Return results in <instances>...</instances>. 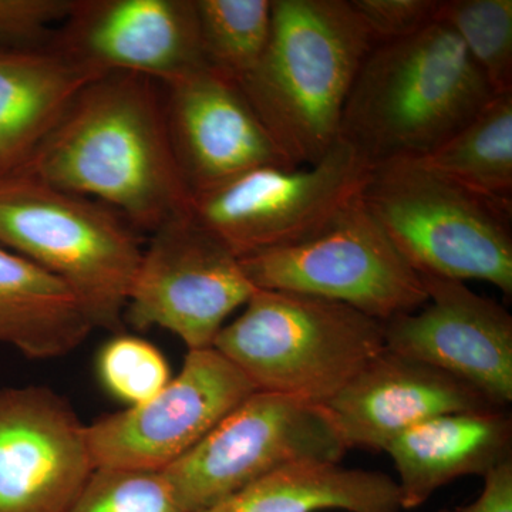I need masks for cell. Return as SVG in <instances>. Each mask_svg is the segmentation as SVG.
<instances>
[{
  "label": "cell",
  "instance_id": "obj_1",
  "mask_svg": "<svg viewBox=\"0 0 512 512\" xmlns=\"http://www.w3.org/2000/svg\"><path fill=\"white\" fill-rule=\"evenodd\" d=\"M20 175L107 205L151 234L190 214L163 86L141 74L87 83Z\"/></svg>",
  "mask_w": 512,
  "mask_h": 512
},
{
  "label": "cell",
  "instance_id": "obj_2",
  "mask_svg": "<svg viewBox=\"0 0 512 512\" xmlns=\"http://www.w3.org/2000/svg\"><path fill=\"white\" fill-rule=\"evenodd\" d=\"M494 96L456 33L437 20L367 53L343 109L339 140L370 168L419 160Z\"/></svg>",
  "mask_w": 512,
  "mask_h": 512
},
{
  "label": "cell",
  "instance_id": "obj_3",
  "mask_svg": "<svg viewBox=\"0 0 512 512\" xmlns=\"http://www.w3.org/2000/svg\"><path fill=\"white\" fill-rule=\"evenodd\" d=\"M373 46L350 0H272L268 45L238 86L293 167L319 163L338 144L346 100Z\"/></svg>",
  "mask_w": 512,
  "mask_h": 512
},
{
  "label": "cell",
  "instance_id": "obj_4",
  "mask_svg": "<svg viewBox=\"0 0 512 512\" xmlns=\"http://www.w3.org/2000/svg\"><path fill=\"white\" fill-rule=\"evenodd\" d=\"M214 349L256 392L323 406L386 349L383 322L343 303L256 289Z\"/></svg>",
  "mask_w": 512,
  "mask_h": 512
},
{
  "label": "cell",
  "instance_id": "obj_5",
  "mask_svg": "<svg viewBox=\"0 0 512 512\" xmlns=\"http://www.w3.org/2000/svg\"><path fill=\"white\" fill-rule=\"evenodd\" d=\"M360 198L420 275L476 279L512 295V202L483 197L417 160L372 168Z\"/></svg>",
  "mask_w": 512,
  "mask_h": 512
},
{
  "label": "cell",
  "instance_id": "obj_6",
  "mask_svg": "<svg viewBox=\"0 0 512 512\" xmlns=\"http://www.w3.org/2000/svg\"><path fill=\"white\" fill-rule=\"evenodd\" d=\"M0 245L69 286L92 320L117 335L143 258L136 228L107 205L18 175L0 181Z\"/></svg>",
  "mask_w": 512,
  "mask_h": 512
},
{
  "label": "cell",
  "instance_id": "obj_7",
  "mask_svg": "<svg viewBox=\"0 0 512 512\" xmlns=\"http://www.w3.org/2000/svg\"><path fill=\"white\" fill-rule=\"evenodd\" d=\"M346 453L319 404L254 392L160 473L185 512H202L281 468L340 463Z\"/></svg>",
  "mask_w": 512,
  "mask_h": 512
},
{
  "label": "cell",
  "instance_id": "obj_8",
  "mask_svg": "<svg viewBox=\"0 0 512 512\" xmlns=\"http://www.w3.org/2000/svg\"><path fill=\"white\" fill-rule=\"evenodd\" d=\"M372 168L343 141L309 167L266 165L191 198L195 224L239 259L291 247L336 220Z\"/></svg>",
  "mask_w": 512,
  "mask_h": 512
},
{
  "label": "cell",
  "instance_id": "obj_9",
  "mask_svg": "<svg viewBox=\"0 0 512 512\" xmlns=\"http://www.w3.org/2000/svg\"><path fill=\"white\" fill-rule=\"evenodd\" d=\"M256 289L343 303L386 322L427 301L419 272L357 198L313 237L241 259Z\"/></svg>",
  "mask_w": 512,
  "mask_h": 512
},
{
  "label": "cell",
  "instance_id": "obj_10",
  "mask_svg": "<svg viewBox=\"0 0 512 512\" xmlns=\"http://www.w3.org/2000/svg\"><path fill=\"white\" fill-rule=\"evenodd\" d=\"M255 292L241 259L188 214L151 234L128 293L124 323L137 330H170L188 350L210 349L228 316Z\"/></svg>",
  "mask_w": 512,
  "mask_h": 512
},
{
  "label": "cell",
  "instance_id": "obj_11",
  "mask_svg": "<svg viewBox=\"0 0 512 512\" xmlns=\"http://www.w3.org/2000/svg\"><path fill=\"white\" fill-rule=\"evenodd\" d=\"M254 392L217 349L188 350L180 373L153 399L87 426L94 467L160 473Z\"/></svg>",
  "mask_w": 512,
  "mask_h": 512
},
{
  "label": "cell",
  "instance_id": "obj_12",
  "mask_svg": "<svg viewBox=\"0 0 512 512\" xmlns=\"http://www.w3.org/2000/svg\"><path fill=\"white\" fill-rule=\"evenodd\" d=\"M420 278L427 301L417 311L383 322L386 349L437 367L493 406L507 409L512 402V316L466 282Z\"/></svg>",
  "mask_w": 512,
  "mask_h": 512
},
{
  "label": "cell",
  "instance_id": "obj_13",
  "mask_svg": "<svg viewBox=\"0 0 512 512\" xmlns=\"http://www.w3.org/2000/svg\"><path fill=\"white\" fill-rule=\"evenodd\" d=\"M47 47L97 76L160 84L205 67L194 0H74Z\"/></svg>",
  "mask_w": 512,
  "mask_h": 512
},
{
  "label": "cell",
  "instance_id": "obj_14",
  "mask_svg": "<svg viewBox=\"0 0 512 512\" xmlns=\"http://www.w3.org/2000/svg\"><path fill=\"white\" fill-rule=\"evenodd\" d=\"M94 470L87 426L63 396L0 389V512H66Z\"/></svg>",
  "mask_w": 512,
  "mask_h": 512
},
{
  "label": "cell",
  "instance_id": "obj_15",
  "mask_svg": "<svg viewBox=\"0 0 512 512\" xmlns=\"http://www.w3.org/2000/svg\"><path fill=\"white\" fill-rule=\"evenodd\" d=\"M161 86L171 146L191 198L255 168L293 167L238 83L202 67Z\"/></svg>",
  "mask_w": 512,
  "mask_h": 512
},
{
  "label": "cell",
  "instance_id": "obj_16",
  "mask_svg": "<svg viewBox=\"0 0 512 512\" xmlns=\"http://www.w3.org/2000/svg\"><path fill=\"white\" fill-rule=\"evenodd\" d=\"M322 407L348 450L384 453L396 437L424 421L495 406L437 367L384 349Z\"/></svg>",
  "mask_w": 512,
  "mask_h": 512
},
{
  "label": "cell",
  "instance_id": "obj_17",
  "mask_svg": "<svg viewBox=\"0 0 512 512\" xmlns=\"http://www.w3.org/2000/svg\"><path fill=\"white\" fill-rule=\"evenodd\" d=\"M399 474L402 510H414L461 477L487 476L512 460L507 409L441 414L400 434L386 447Z\"/></svg>",
  "mask_w": 512,
  "mask_h": 512
},
{
  "label": "cell",
  "instance_id": "obj_18",
  "mask_svg": "<svg viewBox=\"0 0 512 512\" xmlns=\"http://www.w3.org/2000/svg\"><path fill=\"white\" fill-rule=\"evenodd\" d=\"M96 77L49 47L0 50V181L26 170L74 97Z\"/></svg>",
  "mask_w": 512,
  "mask_h": 512
},
{
  "label": "cell",
  "instance_id": "obj_19",
  "mask_svg": "<svg viewBox=\"0 0 512 512\" xmlns=\"http://www.w3.org/2000/svg\"><path fill=\"white\" fill-rule=\"evenodd\" d=\"M94 329L72 289L0 245V343L33 360L72 353Z\"/></svg>",
  "mask_w": 512,
  "mask_h": 512
},
{
  "label": "cell",
  "instance_id": "obj_20",
  "mask_svg": "<svg viewBox=\"0 0 512 512\" xmlns=\"http://www.w3.org/2000/svg\"><path fill=\"white\" fill-rule=\"evenodd\" d=\"M400 512L396 481L340 463L281 468L202 512Z\"/></svg>",
  "mask_w": 512,
  "mask_h": 512
},
{
  "label": "cell",
  "instance_id": "obj_21",
  "mask_svg": "<svg viewBox=\"0 0 512 512\" xmlns=\"http://www.w3.org/2000/svg\"><path fill=\"white\" fill-rule=\"evenodd\" d=\"M417 161L483 197L512 202V92L494 96L446 143Z\"/></svg>",
  "mask_w": 512,
  "mask_h": 512
},
{
  "label": "cell",
  "instance_id": "obj_22",
  "mask_svg": "<svg viewBox=\"0 0 512 512\" xmlns=\"http://www.w3.org/2000/svg\"><path fill=\"white\" fill-rule=\"evenodd\" d=\"M205 67L239 83L264 55L272 0H194Z\"/></svg>",
  "mask_w": 512,
  "mask_h": 512
},
{
  "label": "cell",
  "instance_id": "obj_23",
  "mask_svg": "<svg viewBox=\"0 0 512 512\" xmlns=\"http://www.w3.org/2000/svg\"><path fill=\"white\" fill-rule=\"evenodd\" d=\"M437 20L456 33L495 96L512 92V0H441Z\"/></svg>",
  "mask_w": 512,
  "mask_h": 512
},
{
  "label": "cell",
  "instance_id": "obj_24",
  "mask_svg": "<svg viewBox=\"0 0 512 512\" xmlns=\"http://www.w3.org/2000/svg\"><path fill=\"white\" fill-rule=\"evenodd\" d=\"M96 367L104 389L128 407L153 399L171 380L163 353L147 340L124 332L104 343Z\"/></svg>",
  "mask_w": 512,
  "mask_h": 512
},
{
  "label": "cell",
  "instance_id": "obj_25",
  "mask_svg": "<svg viewBox=\"0 0 512 512\" xmlns=\"http://www.w3.org/2000/svg\"><path fill=\"white\" fill-rule=\"evenodd\" d=\"M66 512H185L158 471L96 468Z\"/></svg>",
  "mask_w": 512,
  "mask_h": 512
},
{
  "label": "cell",
  "instance_id": "obj_26",
  "mask_svg": "<svg viewBox=\"0 0 512 512\" xmlns=\"http://www.w3.org/2000/svg\"><path fill=\"white\" fill-rule=\"evenodd\" d=\"M74 0H0V50L45 49Z\"/></svg>",
  "mask_w": 512,
  "mask_h": 512
},
{
  "label": "cell",
  "instance_id": "obj_27",
  "mask_svg": "<svg viewBox=\"0 0 512 512\" xmlns=\"http://www.w3.org/2000/svg\"><path fill=\"white\" fill-rule=\"evenodd\" d=\"M376 43L416 35L437 22L441 0H350Z\"/></svg>",
  "mask_w": 512,
  "mask_h": 512
},
{
  "label": "cell",
  "instance_id": "obj_28",
  "mask_svg": "<svg viewBox=\"0 0 512 512\" xmlns=\"http://www.w3.org/2000/svg\"><path fill=\"white\" fill-rule=\"evenodd\" d=\"M443 512H512V460L484 476V488L476 501Z\"/></svg>",
  "mask_w": 512,
  "mask_h": 512
}]
</instances>
